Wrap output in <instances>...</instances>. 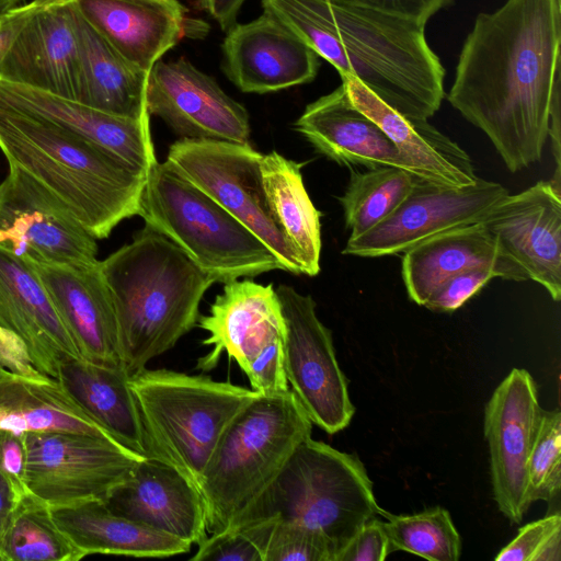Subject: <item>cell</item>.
I'll list each match as a JSON object with an SVG mask.
<instances>
[{"label": "cell", "instance_id": "obj_9", "mask_svg": "<svg viewBox=\"0 0 561 561\" xmlns=\"http://www.w3.org/2000/svg\"><path fill=\"white\" fill-rule=\"evenodd\" d=\"M262 156L250 144L180 139L170 146L167 161L252 231L285 271L301 274L270 210L262 182Z\"/></svg>", "mask_w": 561, "mask_h": 561}, {"label": "cell", "instance_id": "obj_2", "mask_svg": "<svg viewBox=\"0 0 561 561\" xmlns=\"http://www.w3.org/2000/svg\"><path fill=\"white\" fill-rule=\"evenodd\" d=\"M262 8L399 114L428 119L439 110L445 69L425 24L331 0H262Z\"/></svg>", "mask_w": 561, "mask_h": 561}, {"label": "cell", "instance_id": "obj_41", "mask_svg": "<svg viewBox=\"0 0 561 561\" xmlns=\"http://www.w3.org/2000/svg\"><path fill=\"white\" fill-rule=\"evenodd\" d=\"M284 337L272 341L259 352L244 371L251 389L260 394L289 390L284 367Z\"/></svg>", "mask_w": 561, "mask_h": 561}, {"label": "cell", "instance_id": "obj_34", "mask_svg": "<svg viewBox=\"0 0 561 561\" xmlns=\"http://www.w3.org/2000/svg\"><path fill=\"white\" fill-rule=\"evenodd\" d=\"M414 180L411 172L391 165L353 171L339 197L350 238L369 231L392 214L410 194Z\"/></svg>", "mask_w": 561, "mask_h": 561}, {"label": "cell", "instance_id": "obj_40", "mask_svg": "<svg viewBox=\"0 0 561 561\" xmlns=\"http://www.w3.org/2000/svg\"><path fill=\"white\" fill-rule=\"evenodd\" d=\"M495 277V272L490 267L479 266L462 271L443 283L424 307L435 312H453Z\"/></svg>", "mask_w": 561, "mask_h": 561}, {"label": "cell", "instance_id": "obj_50", "mask_svg": "<svg viewBox=\"0 0 561 561\" xmlns=\"http://www.w3.org/2000/svg\"><path fill=\"white\" fill-rule=\"evenodd\" d=\"M10 374V370L0 366V380Z\"/></svg>", "mask_w": 561, "mask_h": 561}, {"label": "cell", "instance_id": "obj_3", "mask_svg": "<svg viewBox=\"0 0 561 561\" xmlns=\"http://www.w3.org/2000/svg\"><path fill=\"white\" fill-rule=\"evenodd\" d=\"M100 266L129 378L197 325L201 300L215 283L175 243L147 225Z\"/></svg>", "mask_w": 561, "mask_h": 561}, {"label": "cell", "instance_id": "obj_38", "mask_svg": "<svg viewBox=\"0 0 561 561\" xmlns=\"http://www.w3.org/2000/svg\"><path fill=\"white\" fill-rule=\"evenodd\" d=\"M273 520L264 561H334V551L321 531L296 522Z\"/></svg>", "mask_w": 561, "mask_h": 561}, {"label": "cell", "instance_id": "obj_48", "mask_svg": "<svg viewBox=\"0 0 561 561\" xmlns=\"http://www.w3.org/2000/svg\"><path fill=\"white\" fill-rule=\"evenodd\" d=\"M19 496L10 480L0 472V561L4 533Z\"/></svg>", "mask_w": 561, "mask_h": 561}, {"label": "cell", "instance_id": "obj_49", "mask_svg": "<svg viewBox=\"0 0 561 561\" xmlns=\"http://www.w3.org/2000/svg\"><path fill=\"white\" fill-rule=\"evenodd\" d=\"M24 2V0H0V9L18 5Z\"/></svg>", "mask_w": 561, "mask_h": 561}, {"label": "cell", "instance_id": "obj_11", "mask_svg": "<svg viewBox=\"0 0 561 561\" xmlns=\"http://www.w3.org/2000/svg\"><path fill=\"white\" fill-rule=\"evenodd\" d=\"M275 290L285 322L284 367L289 389L312 424L328 434L339 433L350 425L355 407L332 333L319 320L310 295L288 285Z\"/></svg>", "mask_w": 561, "mask_h": 561}, {"label": "cell", "instance_id": "obj_27", "mask_svg": "<svg viewBox=\"0 0 561 561\" xmlns=\"http://www.w3.org/2000/svg\"><path fill=\"white\" fill-rule=\"evenodd\" d=\"M341 79L352 102L388 135L415 176L453 187L477 181L468 153L427 119L408 118L357 80L346 76Z\"/></svg>", "mask_w": 561, "mask_h": 561}, {"label": "cell", "instance_id": "obj_20", "mask_svg": "<svg viewBox=\"0 0 561 561\" xmlns=\"http://www.w3.org/2000/svg\"><path fill=\"white\" fill-rule=\"evenodd\" d=\"M27 263L46 289L80 356L123 369L115 311L100 261L88 266Z\"/></svg>", "mask_w": 561, "mask_h": 561}, {"label": "cell", "instance_id": "obj_30", "mask_svg": "<svg viewBox=\"0 0 561 561\" xmlns=\"http://www.w3.org/2000/svg\"><path fill=\"white\" fill-rule=\"evenodd\" d=\"M76 21L81 57L77 101L118 116L149 117L146 107L149 72L123 57L77 9Z\"/></svg>", "mask_w": 561, "mask_h": 561}, {"label": "cell", "instance_id": "obj_44", "mask_svg": "<svg viewBox=\"0 0 561 561\" xmlns=\"http://www.w3.org/2000/svg\"><path fill=\"white\" fill-rule=\"evenodd\" d=\"M25 445L23 435L0 431V472L13 484L21 495L27 490L24 485Z\"/></svg>", "mask_w": 561, "mask_h": 561}, {"label": "cell", "instance_id": "obj_37", "mask_svg": "<svg viewBox=\"0 0 561 561\" xmlns=\"http://www.w3.org/2000/svg\"><path fill=\"white\" fill-rule=\"evenodd\" d=\"M273 525V519H265L208 534L191 560L264 561Z\"/></svg>", "mask_w": 561, "mask_h": 561}, {"label": "cell", "instance_id": "obj_32", "mask_svg": "<svg viewBox=\"0 0 561 561\" xmlns=\"http://www.w3.org/2000/svg\"><path fill=\"white\" fill-rule=\"evenodd\" d=\"M302 165L272 151L262 156L261 173L273 219L291 249L301 274L316 276L320 271L321 213L306 191Z\"/></svg>", "mask_w": 561, "mask_h": 561}, {"label": "cell", "instance_id": "obj_31", "mask_svg": "<svg viewBox=\"0 0 561 561\" xmlns=\"http://www.w3.org/2000/svg\"><path fill=\"white\" fill-rule=\"evenodd\" d=\"M0 431L76 433L115 442L57 379H32L11 371L0 380Z\"/></svg>", "mask_w": 561, "mask_h": 561}, {"label": "cell", "instance_id": "obj_15", "mask_svg": "<svg viewBox=\"0 0 561 561\" xmlns=\"http://www.w3.org/2000/svg\"><path fill=\"white\" fill-rule=\"evenodd\" d=\"M146 107L181 139L249 144L250 116L216 80L188 60H158L148 75Z\"/></svg>", "mask_w": 561, "mask_h": 561}, {"label": "cell", "instance_id": "obj_21", "mask_svg": "<svg viewBox=\"0 0 561 561\" xmlns=\"http://www.w3.org/2000/svg\"><path fill=\"white\" fill-rule=\"evenodd\" d=\"M79 14L123 57L144 71L183 37L206 34L179 0H73Z\"/></svg>", "mask_w": 561, "mask_h": 561}, {"label": "cell", "instance_id": "obj_36", "mask_svg": "<svg viewBox=\"0 0 561 561\" xmlns=\"http://www.w3.org/2000/svg\"><path fill=\"white\" fill-rule=\"evenodd\" d=\"M531 503L553 501L561 490V413L541 412L537 435L527 465Z\"/></svg>", "mask_w": 561, "mask_h": 561}, {"label": "cell", "instance_id": "obj_33", "mask_svg": "<svg viewBox=\"0 0 561 561\" xmlns=\"http://www.w3.org/2000/svg\"><path fill=\"white\" fill-rule=\"evenodd\" d=\"M85 556L59 528L51 507L30 492L12 511L1 547V561H78Z\"/></svg>", "mask_w": 561, "mask_h": 561}, {"label": "cell", "instance_id": "obj_22", "mask_svg": "<svg viewBox=\"0 0 561 561\" xmlns=\"http://www.w3.org/2000/svg\"><path fill=\"white\" fill-rule=\"evenodd\" d=\"M197 325L208 332L203 344L211 350L197 362L201 370L215 368L224 353L245 371L252 359L272 341L285 336L278 296L272 284L234 279L224 284L209 313Z\"/></svg>", "mask_w": 561, "mask_h": 561}, {"label": "cell", "instance_id": "obj_19", "mask_svg": "<svg viewBox=\"0 0 561 561\" xmlns=\"http://www.w3.org/2000/svg\"><path fill=\"white\" fill-rule=\"evenodd\" d=\"M0 107L53 124L146 172L158 162L149 117L110 114L76 100L3 79H0Z\"/></svg>", "mask_w": 561, "mask_h": 561}, {"label": "cell", "instance_id": "obj_43", "mask_svg": "<svg viewBox=\"0 0 561 561\" xmlns=\"http://www.w3.org/2000/svg\"><path fill=\"white\" fill-rule=\"evenodd\" d=\"M355 7L371 9L426 25L438 11L447 8L453 0H331Z\"/></svg>", "mask_w": 561, "mask_h": 561}, {"label": "cell", "instance_id": "obj_35", "mask_svg": "<svg viewBox=\"0 0 561 561\" xmlns=\"http://www.w3.org/2000/svg\"><path fill=\"white\" fill-rule=\"evenodd\" d=\"M386 517L382 526L392 550H401L431 561H457L461 554V538L450 513L439 506L415 514Z\"/></svg>", "mask_w": 561, "mask_h": 561}, {"label": "cell", "instance_id": "obj_26", "mask_svg": "<svg viewBox=\"0 0 561 561\" xmlns=\"http://www.w3.org/2000/svg\"><path fill=\"white\" fill-rule=\"evenodd\" d=\"M479 266L492 268L503 279H527L481 222L439 232L413 245L403 253L401 273L409 298L424 306L448 278Z\"/></svg>", "mask_w": 561, "mask_h": 561}, {"label": "cell", "instance_id": "obj_24", "mask_svg": "<svg viewBox=\"0 0 561 561\" xmlns=\"http://www.w3.org/2000/svg\"><path fill=\"white\" fill-rule=\"evenodd\" d=\"M121 516L198 545L208 535L198 489L170 465L146 457L104 500Z\"/></svg>", "mask_w": 561, "mask_h": 561}, {"label": "cell", "instance_id": "obj_10", "mask_svg": "<svg viewBox=\"0 0 561 561\" xmlns=\"http://www.w3.org/2000/svg\"><path fill=\"white\" fill-rule=\"evenodd\" d=\"M24 485L50 507L104 501L144 458L117 443L76 433H25Z\"/></svg>", "mask_w": 561, "mask_h": 561}, {"label": "cell", "instance_id": "obj_4", "mask_svg": "<svg viewBox=\"0 0 561 561\" xmlns=\"http://www.w3.org/2000/svg\"><path fill=\"white\" fill-rule=\"evenodd\" d=\"M0 150L61 199L96 240L137 215L147 172L53 124L0 107Z\"/></svg>", "mask_w": 561, "mask_h": 561}, {"label": "cell", "instance_id": "obj_29", "mask_svg": "<svg viewBox=\"0 0 561 561\" xmlns=\"http://www.w3.org/2000/svg\"><path fill=\"white\" fill-rule=\"evenodd\" d=\"M57 380L117 444L149 456L136 398L123 369L70 358L60 365Z\"/></svg>", "mask_w": 561, "mask_h": 561}, {"label": "cell", "instance_id": "obj_7", "mask_svg": "<svg viewBox=\"0 0 561 561\" xmlns=\"http://www.w3.org/2000/svg\"><path fill=\"white\" fill-rule=\"evenodd\" d=\"M149 458L161 460L197 489L222 434L260 393L229 381L169 369L129 378Z\"/></svg>", "mask_w": 561, "mask_h": 561}, {"label": "cell", "instance_id": "obj_5", "mask_svg": "<svg viewBox=\"0 0 561 561\" xmlns=\"http://www.w3.org/2000/svg\"><path fill=\"white\" fill-rule=\"evenodd\" d=\"M380 511L360 459L309 437L229 526L273 518L296 522L321 531L335 561L362 526Z\"/></svg>", "mask_w": 561, "mask_h": 561}, {"label": "cell", "instance_id": "obj_14", "mask_svg": "<svg viewBox=\"0 0 561 561\" xmlns=\"http://www.w3.org/2000/svg\"><path fill=\"white\" fill-rule=\"evenodd\" d=\"M541 412L536 382L524 368L511 370L484 409L494 500L500 512L515 524L531 504L527 465Z\"/></svg>", "mask_w": 561, "mask_h": 561}, {"label": "cell", "instance_id": "obj_45", "mask_svg": "<svg viewBox=\"0 0 561 561\" xmlns=\"http://www.w3.org/2000/svg\"><path fill=\"white\" fill-rule=\"evenodd\" d=\"M0 366L15 375L32 379H46L32 364L23 342L0 327Z\"/></svg>", "mask_w": 561, "mask_h": 561}, {"label": "cell", "instance_id": "obj_17", "mask_svg": "<svg viewBox=\"0 0 561 561\" xmlns=\"http://www.w3.org/2000/svg\"><path fill=\"white\" fill-rule=\"evenodd\" d=\"M222 70L242 92L268 93L312 81L320 56L270 13L236 23L222 43Z\"/></svg>", "mask_w": 561, "mask_h": 561}, {"label": "cell", "instance_id": "obj_46", "mask_svg": "<svg viewBox=\"0 0 561 561\" xmlns=\"http://www.w3.org/2000/svg\"><path fill=\"white\" fill-rule=\"evenodd\" d=\"M49 0H31L18 5L0 9V66L12 41Z\"/></svg>", "mask_w": 561, "mask_h": 561}, {"label": "cell", "instance_id": "obj_12", "mask_svg": "<svg viewBox=\"0 0 561 561\" xmlns=\"http://www.w3.org/2000/svg\"><path fill=\"white\" fill-rule=\"evenodd\" d=\"M8 164L0 183V248L31 263H96V239L67 205L22 168Z\"/></svg>", "mask_w": 561, "mask_h": 561}, {"label": "cell", "instance_id": "obj_18", "mask_svg": "<svg viewBox=\"0 0 561 561\" xmlns=\"http://www.w3.org/2000/svg\"><path fill=\"white\" fill-rule=\"evenodd\" d=\"M81 77L73 0H49L12 41L0 79L76 100Z\"/></svg>", "mask_w": 561, "mask_h": 561}, {"label": "cell", "instance_id": "obj_39", "mask_svg": "<svg viewBox=\"0 0 561 561\" xmlns=\"http://www.w3.org/2000/svg\"><path fill=\"white\" fill-rule=\"evenodd\" d=\"M496 561H560L561 515L553 513L519 528Z\"/></svg>", "mask_w": 561, "mask_h": 561}, {"label": "cell", "instance_id": "obj_1", "mask_svg": "<svg viewBox=\"0 0 561 561\" xmlns=\"http://www.w3.org/2000/svg\"><path fill=\"white\" fill-rule=\"evenodd\" d=\"M560 46L561 0H506L477 16L462 45L447 99L511 172L541 159L561 85Z\"/></svg>", "mask_w": 561, "mask_h": 561}, {"label": "cell", "instance_id": "obj_23", "mask_svg": "<svg viewBox=\"0 0 561 561\" xmlns=\"http://www.w3.org/2000/svg\"><path fill=\"white\" fill-rule=\"evenodd\" d=\"M0 327L23 342L33 366L50 378L57 379L65 360L82 358L30 263L2 248Z\"/></svg>", "mask_w": 561, "mask_h": 561}, {"label": "cell", "instance_id": "obj_13", "mask_svg": "<svg viewBox=\"0 0 561 561\" xmlns=\"http://www.w3.org/2000/svg\"><path fill=\"white\" fill-rule=\"evenodd\" d=\"M507 194L500 183L479 176L463 187L415 176L399 207L369 231L348 238L342 253L363 257L404 253L434 234L479 222Z\"/></svg>", "mask_w": 561, "mask_h": 561}, {"label": "cell", "instance_id": "obj_25", "mask_svg": "<svg viewBox=\"0 0 561 561\" xmlns=\"http://www.w3.org/2000/svg\"><path fill=\"white\" fill-rule=\"evenodd\" d=\"M294 126L318 152L341 165H391L412 173L388 135L352 102L343 83L308 104Z\"/></svg>", "mask_w": 561, "mask_h": 561}, {"label": "cell", "instance_id": "obj_42", "mask_svg": "<svg viewBox=\"0 0 561 561\" xmlns=\"http://www.w3.org/2000/svg\"><path fill=\"white\" fill-rule=\"evenodd\" d=\"M391 551L382 522L374 517L362 526L335 561H383Z\"/></svg>", "mask_w": 561, "mask_h": 561}, {"label": "cell", "instance_id": "obj_6", "mask_svg": "<svg viewBox=\"0 0 561 561\" xmlns=\"http://www.w3.org/2000/svg\"><path fill=\"white\" fill-rule=\"evenodd\" d=\"M311 433L312 422L290 389L251 401L227 427L202 474L207 533L228 527Z\"/></svg>", "mask_w": 561, "mask_h": 561}, {"label": "cell", "instance_id": "obj_47", "mask_svg": "<svg viewBox=\"0 0 561 561\" xmlns=\"http://www.w3.org/2000/svg\"><path fill=\"white\" fill-rule=\"evenodd\" d=\"M245 0H199L204 9L227 32L237 23V16Z\"/></svg>", "mask_w": 561, "mask_h": 561}, {"label": "cell", "instance_id": "obj_28", "mask_svg": "<svg viewBox=\"0 0 561 561\" xmlns=\"http://www.w3.org/2000/svg\"><path fill=\"white\" fill-rule=\"evenodd\" d=\"M59 528L84 556L164 558L190 552L192 543L112 512L90 500L51 507Z\"/></svg>", "mask_w": 561, "mask_h": 561}, {"label": "cell", "instance_id": "obj_8", "mask_svg": "<svg viewBox=\"0 0 561 561\" xmlns=\"http://www.w3.org/2000/svg\"><path fill=\"white\" fill-rule=\"evenodd\" d=\"M137 216L175 243L215 283L285 271L252 231L167 160L147 171Z\"/></svg>", "mask_w": 561, "mask_h": 561}, {"label": "cell", "instance_id": "obj_16", "mask_svg": "<svg viewBox=\"0 0 561 561\" xmlns=\"http://www.w3.org/2000/svg\"><path fill=\"white\" fill-rule=\"evenodd\" d=\"M552 300L561 298V192L551 181L505 195L479 221Z\"/></svg>", "mask_w": 561, "mask_h": 561}]
</instances>
